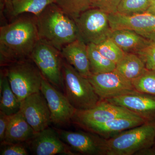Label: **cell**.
<instances>
[{
    "label": "cell",
    "mask_w": 155,
    "mask_h": 155,
    "mask_svg": "<svg viewBox=\"0 0 155 155\" xmlns=\"http://www.w3.org/2000/svg\"><path fill=\"white\" fill-rule=\"evenodd\" d=\"M40 40L36 17L32 14H22L1 26V65L29 59Z\"/></svg>",
    "instance_id": "obj_1"
},
{
    "label": "cell",
    "mask_w": 155,
    "mask_h": 155,
    "mask_svg": "<svg viewBox=\"0 0 155 155\" xmlns=\"http://www.w3.org/2000/svg\"><path fill=\"white\" fill-rule=\"evenodd\" d=\"M36 17L40 39L60 51L79 38L75 19L55 3L48 6Z\"/></svg>",
    "instance_id": "obj_2"
},
{
    "label": "cell",
    "mask_w": 155,
    "mask_h": 155,
    "mask_svg": "<svg viewBox=\"0 0 155 155\" xmlns=\"http://www.w3.org/2000/svg\"><path fill=\"white\" fill-rule=\"evenodd\" d=\"M155 143V121H149L106 139L105 155H135Z\"/></svg>",
    "instance_id": "obj_3"
},
{
    "label": "cell",
    "mask_w": 155,
    "mask_h": 155,
    "mask_svg": "<svg viewBox=\"0 0 155 155\" xmlns=\"http://www.w3.org/2000/svg\"><path fill=\"white\" fill-rule=\"evenodd\" d=\"M63 75L65 96L76 110L91 109L101 101L88 78L80 74L64 59Z\"/></svg>",
    "instance_id": "obj_4"
},
{
    "label": "cell",
    "mask_w": 155,
    "mask_h": 155,
    "mask_svg": "<svg viewBox=\"0 0 155 155\" xmlns=\"http://www.w3.org/2000/svg\"><path fill=\"white\" fill-rule=\"evenodd\" d=\"M7 66L5 74L11 89L20 102L41 91L44 77L30 58L13 62Z\"/></svg>",
    "instance_id": "obj_5"
},
{
    "label": "cell",
    "mask_w": 155,
    "mask_h": 155,
    "mask_svg": "<svg viewBox=\"0 0 155 155\" xmlns=\"http://www.w3.org/2000/svg\"><path fill=\"white\" fill-rule=\"evenodd\" d=\"M30 58L45 79L58 89L64 88L63 65L64 59L61 51L40 40Z\"/></svg>",
    "instance_id": "obj_6"
},
{
    "label": "cell",
    "mask_w": 155,
    "mask_h": 155,
    "mask_svg": "<svg viewBox=\"0 0 155 155\" xmlns=\"http://www.w3.org/2000/svg\"><path fill=\"white\" fill-rule=\"evenodd\" d=\"M107 14L99 9L91 8L75 19L79 38L87 45H98L108 38L111 31Z\"/></svg>",
    "instance_id": "obj_7"
},
{
    "label": "cell",
    "mask_w": 155,
    "mask_h": 155,
    "mask_svg": "<svg viewBox=\"0 0 155 155\" xmlns=\"http://www.w3.org/2000/svg\"><path fill=\"white\" fill-rule=\"evenodd\" d=\"M137 115L126 108L103 100L94 107L76 110L72 122L83 129L124 116Z\"/></svg>",
    "instance_id": "obj_8"
},
{
    "label": "cell",
    "mask_w": 155,
    "mask_h": 155,
    "mask_svg": "<svg viewBox=\"0 0 155 155\" xmlns=\"http://www.w3.org/2000/svg\"><path fill=\"white\" fill-rule=\"evenodd\" d=\"M87 78L101 100L137 91L132 82L122 76L116 69L110 72L92 74Z\"/></svg>",
    "instance_id": "obj_9"
},
{
    "label": "cell",
    "mask_w": 155,
    "mask_h": 155,
    "mask_svg": "<svg viewBox=\"0 0 155 155\" xmlns=\"http://www.w3.org/2000/svg\"><path fill=\"white\" fill-rule=\"evenodd\" d=\"M41 91L47 102L51 123L55 125H64L72 121L76 110L65 94L44 78L42 81Z\"/></svg>",
    "instance_id": "obj_10"
},
{
    "label": "cell",
    "mask_w": 155,
    "mask_h": 155,
    "mask_svg": "<svg viewBox=\"0 0 155 155\" xmlns=\"http://www.w3.org/2000/svg\"><path fill=\"white\" fill-rule=\"evenodd\" d=\"M20 111L36 133L47 128L51 123L47 102L41 91L21 101Z\"/></svg>",
    "instance_id": "obj_11"
},
{
    "label": "cell",
    "mask_w": 155,
    "mask_h": 155,
    "mask_svg": "<svg viewBox=\"0 0 155 155\" xmlns=\"http://www.w3.org/2000/svg\"><path fill=\"white\" fill-rule=\"evenodd\" d=\"M61 139L73 150L87 155H105V138L92 132L57 130Z\"/></svg>",
    "instance_id": "obj_12"
},
{
    "label": "cell",
    "mask_w": 155,
    "mask_h": 155,
    "mask_svg": "<svg viewBox=\"0 0 155 155\" xmlns=\"http://www.w3.org/2000/svg\"><path fill=\"white\" fill-rule=\"evenodd\" d=\"M104 100L126 108L147 122L155 121V96L136 91Z\"/></svg>",
    "instance_id": "obj_13"
},
{
    "label": "cell",
    "mask_w": 155,
    "mask_h": 155,
    "mask_svg": "<svg viewBox=\"0 0 155 155\" xmlns=\"http://www.w3.org/2000/svg\"><path fill=\"white\" fill-rule=\"evenodd\" d=\"M29 141L35 155H77L61 139L57 130L49 127L37 133Z\"/></svg>",
    "instance_id": "obj_14"
},
{
    "label": "cell",
    "mask_w": 155,
    "mask_h": 155,
    "mask_svg": "<svg viewBox=\"0 0 155 155\" xmlns=\"http://www.w3.org/2000/svg\"><path fill=\"white\" fill-rule=\"evenodd\" d=\"M111 30L128 29L143 36L155 33V15L147 12L126 16L116 13L109 14Z\"/></svg>",
    "instance_id": "obj_15"
},
{
    "label": "cell",
    "mask_w": 155,
    "mask_h": 155,
    "mask_svg": "<svg viewBox=\"0 0 155 155\" xmlns=\"http://www.w3.org/2000/svg\"><path fill=\"white\" fill-rule=\"evenodd\" d=\"M63 58L84 77L91 75L87 46L80 39L66 45L61 51Z\"/></svg>",
    "instance_id": "obj_16"
},
{
    "label": "cell",
    "mask_w": 155,
    "mask_h": 155,
    "mask_svg": "<svg viewBox=\"0 0 155 155\" xmlns=\"http://www.w3.org/2000/svg\"><path fill=\"white\" fill-rule=\"evenodd\" d=\"M146 122L147 121L145 119L138 115L124 116L112 119L103 124L89 126L84 129L107 139Z\"/></svg>",
    "instance_id": "obj_17"
},
{
    "label": "cell",
    "mask_w": 155,
    "mask_h": 155,
    "mask_svg": "<svg viewBox=\"0 0 155 155\" xmlns=\"http://www.w3.org/2000/svg\"><path fill=\"white\" fill-rule=\"evenodd\" d=\"M36 134L19 110L11 116L5 139L1 143H23L30 141Z\"/></svg>",
    "instance_id": "obj_18"
},
{
    "label": "cell",
    "mask_w": 155,
    "mask_h": 155,
    "mask_svg": "<svg viewBox=\"0 0 155 155\" xmlns=\"http://www.w3.org/2000/svg\"><path fill=\"white\" fill-rule=\"evenodd\" d=\"M109 38L125 53L137 54L146 47L148 40L134 31L128 29L111 30Z\"/></svg>",
    "instance_id": "obj_19"
},
{
    "label": "cell",
    "mask_w": 155,
    "mask_h": 155,
    "mask_svg": "<svg viewBox=\"0 0 155 155\" xmlns=\"http://www.w3.org/2000/svg\"><path fill=\"white\" fill-rule=\"evenodd\" d=\"M55 0H11L5 4V12L11 18L24 14L37 16Z\"/></svg>",
    "instance_id": "obj_20"
},
{
    "label": "cell",
    "mask_w": 155,
    "mask_h": 155,
    "mask_svg": "<svg viewBox=\"0 0 155 155\" xmlns=\"http://www.w3.org/2000/svg\"><path fill=\"white\" fill-rule=\"evenodd\" d=\"M147 69L141 58L133 53H125L116 64V71L131 82L142 75Z\"/></svg>",
    "instance_id": "obj_21"
},
{
    "label": "cell",
    "mask_w": 155,
    "mask_h": 155,
    "mask_svg": "<svg viewBox=\"0 0 155 155\" xmlns=\"http://www.w3.org/2000/svg\"><path fill=\"white\" fill-rule=\"evenodd\" d=\"M0 111L11 116L20 110L21 102L11 89L8 79L5 73L1 74Z\"/></svg>",
    "instance_id": "obj_22"
},
{
    "label": "cell",
    "mask_w": 155,
    "mask_h": 155,
    "mask_svg": "<svg viewBox=\"0 0 155 155\" xmlns=\"http://www.w3.org/2000/svg\"><path fill=\"white\" fill-rule=\"evenodd\" d=\"M87 46L92 74L110 72L116 69V64L103 56L95 45L89 44Z\"/></svg>",
    "instance_id": "obj_23"
},
{
    "label": "cell",
    "mask_w": 155,
    "mask_h": 155,
    "mask_svg": "<svg viewBox=\"0 0 155 155\" xmlns=\"http://www.w3.org/2000/svg\"><path fill=\"white\" fill-rule=\"evenodd\" d=\"M54 3L75 19L84 11L91 8V0H55Z\"/></svg>",
    "instance_id": "obj_24"
},
{
    "label": "cell",
    "mask_w": 155,
    "mask_h": 155,
    "mask_svg": "<svg viewBox=\"0 0 155 155\" xmlns=\"http://www.w3.org/2000/svg\"><path fill=\"white\" fill-rule=\"evenodd\" d=\"M152 0H122L117 13L126 15H135L146 12Z\"/></svg>",
    "instance_id": "obj_25"
},
{
    "label": "cell",
    "mask_w": 155,
    "mask_h": 155,
    "mask_svg": "<svg viewBox=\"0 0 155 155\" xmlns=\"http://www.w3.org/2000/svg\"><path fill=\"white\" fill-rule=\"evenodd\" d=\"M136 91L155 96V71L147 69L140 77L132 81Z\"/></svg>",
    "instance_id": "obj_26"
},
{
    "label": "cell",
    "mask_w": 155,
    "mask_h": 155,
    "mask_svg": "<svg viewBox=\"0 0 155 155\" xmlns=\"http://www.w3.org/2000/svg\"><path fill=\"white\" fill-rule=\"evenodd\" d=\"M95 45L97 49L103 56L116 64L122 59L125 54L109 38Z\"/></svg>",
    "instance_id": "obj_27"
},
{
    "label": "cell",
    "mask_w": 155,
    "mask_h": 155,
    "mask_svg": "<svg viewBox=\"0 0 155 155\" xmlns=\"http://www.w3.org/2000/svg\"><path fill=\"white\" fill-rule=\"evenodd\" d=\"M143 36L148 39V43L137 55L143 61L148 70L155 71V33Z\"/></svg>",
    "instance_id": "obj_28"
},
{
    "label": "cell",
    "mask_w": 155,
    "mask_h": 155,
    "mask_svg": "<svg viewBox=\"0 0 155 155\" xmlns=\"http://www.w3.org/2000/svg\"><path fill=\"white\" fill-rule=\"evenodd\" d=\"M122 0H91V8L99 9L108 14L117 12Z\"/></svg>",
    "instance_id": "obj_29"
},
{
    "label": "cell",
    "mask_w": 155,
    "mask_h": 155,
    "mask_svg": "<svg viewBox=\"0 0 155 155\" xmlns=\"http://www.w3.org/2000/svg\"><path fill=\"white\" fill-rule=\"evenodd\" d=\"M1 155H27L28 152L25 147L20 143H1Z\"/></svg>",
    "instance_id": "obj_30"
},
{
    "label": "cell",
    "mask_w": 155,
    "mask_h": 155,
    "mask_svg": "<svg viewBox=\"0 0 155 155\" xmlns=\"http://www.w3.org/2000/svg\"><path fill=\"white\" fill-rule=\"evenodd\" d=\"M11 116L6 115L3 112L0 111V141L1 143L4 141Z\"/></svg>",
    "instance_id": "obj_31"
},
{
    "label": "cell",
    "mask_w": 155,
    "mask_h": 155,
    "mask_svg": "<svg viewBox=\"0 0 155 155\" xmlns=\"http://www.w3.org/2000/svg\"><path fill=\"white\" fill-rule=\"evenodd\" d=\"M136 155H155V146L150 147L139 151L136 153Z\"/></svg>",
    "instance_id": "obj_32"
},
{
    "label": "cell",
    "mask_w": 155,
    "mask_h": 155,
    "mask_svg": "<svg viewBox=\"0 0 155 155\" xmlns=\"http://www.w3.org/2000/svg\"><path fill=\"white\" fill-rule=\"evenodd\" d=\"M146 12L155 15V0H152L150 5Z\"/></svg>",
    "instance_id": "obj_33"
},
{
    "label": "cell",
    "mask_w": 155,
    "mask_h": 155,
    "mask_svg": "<svg viewBox=\"0 0 155 155\" xmlns=\"http://www.w3.org/2000/svg\"><path fill=\"white\" fill-rule=\"evenodd\" d=\"M1 1H2V2H3L5 3L11 1V0H1Z\"/></svg>",
    "instance_id": "obj_34"
},
{
    "label": "cell",
    "mask_w": 155,
    "mask_h": 155,
    "mask_svg": "<svg viewBox=\"0 0 155 155\" xmlns=\"http://www.w3.org/2000/svg\"><path fill=\"white\" fill-rule=\"evenodd\" d=\"M154 146H155V144H154Z\"/></svg>",
    "instance_id": "obj_35"
}]
</instances>
